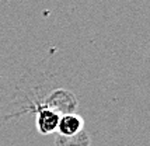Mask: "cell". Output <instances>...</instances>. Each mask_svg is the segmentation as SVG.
I'll return each instance as SVG.
<instances>
[{"mask_svg": "<svg viewBox=\"0 0 150 146\" xmlns=\"http://www.w3.org/2000/svg\"><path fill=\"white\" fill-rule=\"evenodd\" d=\"M84 121L83 118L74 113H67L59 118L58 129L62 136H74L77 133L83 132Z\"/></svg>", "mask_w": 150, "mask_h": 146, "instance_id": "obj_2", "label": "cell"}, {"mask_svg": "<svg viewBox=\"0 0 150 146\" xmlns=\"http://www.w3.org/2000/svg\"><path fill=\"white\" fill-rule=\"evenodd\" d=\"M60 114L48 104H41L37 108V129L42 135L52 133L58 129Z\"/></svg>", "mask_w": 150, "mask_h": 146, "instance_id": "obj_1", "label": "cell"}]
</instances>
